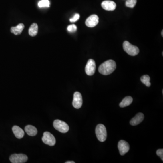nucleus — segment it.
Listing matches in <instances>:
<instances>
[{"label": "nucleus", "instance_id": "obj_1", "mask_svg": "<svg viewBox=\"0 0 163 163\" xmlns=\"http://www.w3.org/2000/svg\"><path fill=\"white\" fill-rule=\"evenodd\" d=\"M116 63L113 60H108L101 64L98 68V71L101 74L108 75L114 72L116 69Z\"/></svg>", "mask_w": 163, "mask_h": 163}, {"label": "nucleus", "instance_id": "obj_2", "mask_svg": "<svg viewBox=\"0 0 163 163\" xmlns=\"http://www.w3.org/2000/svg\"><path fill=\"white\" fill-rule=\"evenodd\" d=\"M97 138L100 142L105 141L107 137V130L104 125L100 124L97 125L95 129Z\"/></svg>", "mask_w": 163, "mask_h": 163}, {"label": "nucleus", "instance_id": "obj_3", "mask_svg": "<svg viewBox=\"0 0 163 163\" xmlns=\"http://www.w3.org/2000/svg\"><path fill=\"white\" fill-rule=\"evenodd\" d=\"M123 47L124 51L129 55L134 56L137 55L139 53V49L138 47L132 45L127 41L124 42Z\"/></svg>", "mask_w": 163, "mask_h": 163}, {"label": "nucleus", "instance_id": "obj_4", "mask_svg": "<svg viewBox=\"0 0 163 163\" xmlns=\"http://www.w3.org/2000/svg\"><path fill=\"white\" fill-rule=\"evenodd\" d=\"M53 126L56 130L63 133L67 132L69 129V125L65 122L60 120H55L53 122Z\"/></svg>", "mask_w": 163, "mask_h": 163}, {"label": "nucleus", "instance_id": "obj_5", "mask_svg": "<svg viewBox=\"0 0 163 163\" xmlns=\"http://www.w3.org/2000/svg\"><path fill=\"white\" fill-rule=\"evenodd\" d=\"M42 140L43 142L46 145L51 146L55 145V138L52 134L49 132H46L43 133Z\"/></svg>", "mask_w": 163, "mask_h": 163}, {"label": "nucleus", "instance_id": "obj_6", "mask_svg": "<svg viewBox=\"0 0 163 163\" xmlns=\"http://www.w3.org/2000/svg\"><path fill=\"white\" fill-rule=\"evenodd\" d=\"M28 160V157L23 154H13L10 157V160L12 163H25Z\"/></svg>", "mask_w": 163, "mask_h": 163}, {"label": "nucleus", "instance_id": "obj_7", "mask_svg": "<svg viewBox=\"0 0 163 163\" xmlns=\"http://www.w3.org/2000/svg\"><path fill=\"white\" fill-rule=\"evenodd\" d=\"M96 63L94 60L90 59L87 62L85 67V72L88 76L94 75L96 71Z\"/></svg>", "mask_w": 163, "mask_h": 163}, {"label": "nucleus", "instance_id": "obj_8", "mask_svg": "<svg viewBox=\"0 0 163 163\" xmlns=\"http://www.w3.org/2000/svg\"><path fill=\"white\" fill-rule=\"evenodd\" d=\"M83 104V98L80 92H76L73 95V105L74 108L79 109L81 108Z\"/></svg>", "mask_w": 163, "mask_h": 163}, {"label": "nucleus", "instance_id": "obj_9", "mask_svg": "<svg viewBox=\"0 0 163 163\" xmlns=\"http://www.w3.org/2000/svg\"><path fill=\"white\" fill-rule=\"evenodd\" d=\"M118 148L121 156H124V154H126L129 150L130 146L126 141L124 140H121L119 141L118 144Z\"/></svg>", "mask_w": 163, "mask_h": 163}, {"label": "nucleus", "instance_id": "obj_10", "mask_svg": "<svg viewBox=\"0 0 163 163\" xmlns=\"http://www.w3.org/2000/svg\"><path fill=\"white\" fill-rule=\"evenodd\" d=\"M99 22V17L96 15H92L88 18L85 21L86 25L88 27L96 26Z\"/></svg>", "mask_w": 163, "mask_h": 163}, {"label": "nucleus", "instance_id": "obj_11", "mask_svg": "<svg viewBox=\"0 0 163 163\" xmlns=\"http://www.w3.org/2000/svg\"><path fill=\"white\" fill-rule=\"evenodd\" d=\"M101 5L103 9L108 11H114L115 10L116 7L115 2L109 0L102 1Z\"/></svg>", "mask_w": 163, "mask_h": 163}, {"label": "nucleus", "instance_id": "obj_12", "mask_svg": "<svg viewBox=\"0 0 163 163\" xmlns=\"http://www.w3.org/2000/svg\"><path fill=\"white\" fill-rule=\"evenodd\" d=\"M144 119V114L140 112L137 113L134 118H133L131 119L130 122V123L132 126H135L141 123V122L143 121Z\"/></svg>", "mask_w": 163, "mask_h": 163}, {"label": "nucleus", "instance_id": "obj_13", "mask_svg": "<svg viewBox=\"0 0 163 163\" xmlns=\"http://www.w3.org/2000/svg\"><path fill=\"white\" fill-rule=\"evenodd\" d=\"M12 130L16 138L20 139L24 137L25 132L21 127L17 126H14L12 127Z\"/></svg>", "mask_w": 163, "mask_h": 163}, {"label": "nucleus", "instance_id": "obj_14", "mask_svg": "<svg viewBox=\"0 0 163 163\" xmlns=\"http://www.w3.org/2000/svg\"><path fill=\"white\" fill-rule=\"evenodd\" d=\"M24 27L25 26L24 24L20 23L15 27H11V32L16 35H20L23 31Z\"/></svg>", "mask_w": 163, "mask_h": 163}, {"label": "nucleus", "instance_id": "obj_15", "mask_svg": "<svg viewBox=\"0 0 163 163\" xmlns=\"http://www.w3.org/2000/svg\"><path fill=\"white\" fill-rule=\"evenodd\" d=\"M25 132L28 135L30 136H36L37 134V130L35 126H33L32 125H27L25 128Z\"/></svg>", "mask_w": 163, "mask_h": 163}, {"label": "nucleus", "instance_id": "obj_16", "mask_svg": "<svg viewBox=\"0 0 163 163\" xmlns=\"http://www.w3.org/2000/svg\"><path fill=\"white\" fill-rule=\"evenodd\" d=\"M133 98L130 96L125 97L120 103L119 106L121 108H124L128 106L132 102Z\"/></svg>", "mask_w": 163, "mask_h": 163}, {"label": "nucleus", "instance_id": "obj_17", "mask_svg": "<svg viewBox=\"0 0 163 163\" xmlns=\"http://www.w3.org/2000/svg\"><path fill=\"white\" fill-rule=\"evenodd\" d=\"M38 26L36 23H34L32 24L29 29V34L31 36L34 37L36 36L38 33Z\"/></svg>", "mask_w": 163, "mask_h": 163}, {"label": "nucleus", "instance_id": "obj_18", "mask_svg": "<svg viewBox=\"0 0 163 163\" xmlns=\"http://www.w3.org/2000/svg\"><path fill=\"white\" fill-rule=\"evenodd\" d=\"M141 82L145 84L147 87H150L151 84L150 83V78L149 76L147 75H144L140 78Z\"/></svg>", "mask_w": 163, "mask_h": 163}, {"label": "nucleus", "instance_id": "obj_19", "mask_svg": "<svg viewBox=\"0 0 163 163\" xmlns=\"http://www.w3.org/2000/svg\"><path fill=\"white\" fill-rule=\"evenodd\" d=\"M136 2V0H127L126 2V5L128 7L133 8L135 7Z\"/></svg>", "mask_w": 163, "mask_h": 163}, {"label": "nucleus", "instance_id": "obj_20", "mask_svg": "<svg viewBox=\"0 0 163 163\" xmlns=\"http://www.w3.org/2000/svg\"><path fill=\"white\" fill-rule=\"evenodd\" d=\"M50 2L49 0H42L38 3V6L39 7H49Z\"/></svg>", "mask_w": 163, "mask_h": 163}, {"label": "nucleus", "instance_id": "obj_21", "mask_svg": "<svg viewBox=\"0 0 163 163\" xmlns=\"http://www.w3.org/2000/svg\"><path fill=\"white\" fill-rule=\"evenodd\" d=\"M67 30L69 32L74 33L77 30V27L74 24H72V25H71L68 26L67 28Z\"/></svg>", "mask_w": 163, "mask_h": 163}, {"label": "nucleus", "instance_id": "obj_22", "mask_svg": "<svg viewBox=\"0 0 163 163\" xmlns=\"http://www.w3.org/2000/svg\"><path fill=\"white\" fill-rule=\"evenodd\" d=\"M79 15L78 14H76L74 15V16H73V18L70 19V21L71 22H75L79 20Z\"/></svg>", "mask_w": 163, "mask_h": 163}, {"label": "nucleus", "instance_id": "obj_23", "mask_svg": "<svg viewBox=\"0 0 163 163\" xmlns=\"http://www.w3.org/2000/svg\"><path fill=\"white\" fill-rule=\"evenodd\" d=\"M157 155L160 157L162 160H163V149H159L156 151Z\"/></svg>", "mask_w": 163, "mask_h": 163}, {"label": "nucleus", "instance_id": "obj_24", "mask_svg": "<svg viewBox=\"0 0 163 163\" xmlns=\"http://www.w3.org/2000/svg\"><path fill=\"white\" fill-rule=\"evenodd\" d=\"M65 163H75L74 161H67V162H65Z\"/></svg>", "mask_w": 163, "mask_h": 163}, {"label": "nucleus", "instance_id": "obj_25", "mask_svg": "<svg viewBox=\"0 0 163 163\" xmlns=\"http://www.w3.org/2000/svg\"><path fill=\"white\" fill-rule=\"evenodd\" d=\"M163 31H162V33H161V34H162V36H163Z\"/></svg>", "mask_w": 163, "mask_h": 163}]
</instances>
